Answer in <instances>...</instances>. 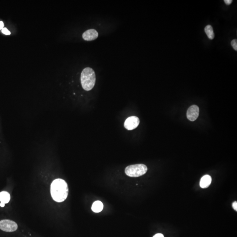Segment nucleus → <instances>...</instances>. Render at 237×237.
<instances>
[{"label": "nucleus", "instance_id": "1", "mask_svg": "<svg viewBox=\"0 0 237 237\" xmlns=\"http://www.w3.org/2000/svg\"><path fill=\"white\" fill-rule=\"evenodd\" d=\"M51 193L54 201L61 203L67 199L69 188L67 183L62 179H56L51 185Z\"/></svg>", "mask_w": 237, "mask_h": 237}, {"label": "nucleus", "instance_id": "2", "mask_svg": "<svg viewBox=\"0 0 237 237\" xmlns=\"http://www.w3.org/2000/svg\"><path fill=\"white\" fill-rule=\"evenodd\" d=\"M81 84L84 90L89 91L92 89L96 82V76L95 71L92 68L87 67L81 72Z\"/></svg>", "mask_w": 237, "mask_h": 237}, {"label": "nucleus", "instance_id": "3", "mask_svg": "<svg viewBox=\"0 0 237 237\" xmlns=\"http://www.w3.org/2000/svg\"><path fill=\"white\" fill-rule=\"evenodd\" d=\"M148 170L146 165L143 164H135L129 165L125 168L126 175L132 177H139L146 173Z\"/></svg>", "mask_w": 237, "mask_h": 237}, {"label": "nucleus", "instance_id": "4", "mask_svg": "<svg viewBox=\"0 0 237 237\" xmlns=\"http://www.w3.org/2000/svg\"><path fill=\"white\" fill-rule=\"evenodd\" d=\"M18 225L15 222L10 220H4L0 221V229L8 232L17 230Z\"/></svg>", "mask_w": 237, "mask_h": 237}, {"label": "nucleus", "instance_id": "5", "mask_svg": "<svg viewBox=\"0 0 237 237\" xmlns=\"http://www.w3.org/2000/svg\"><path fill=\"white\" fill-rule=\"evenodd\" d=\"M139 123L140 120L138 117L135 116H130L125 120L124 127L128 130H133L136 128Z\"/></svg>", "mask_w": 237, "mask_h": 237}, {"label": "nucleus", "instance_id": "6", "mask_svg": "<svg viewBox=\"0 0 237 237\" xmlns=\"http://www.w3.org/2000/svg\"><path fill=\"white\" fill-rule=\"evenodd\" d=\"M199 113L200 109L199 107L196 105H193L188 109L187 112V116L189 120L191 121H194L198 118Z\"/></svg>", "mask_w": 237, "mask_h": 237}, {"label": "nucleus", "instance_id": "7", "mask_svg": "<svg viewBox=\"0 0 237 237\" xmlns=\"http://www.w3.org/2000/svg\"><path fill=\"white\" fill-rule=\"evenodd\" d=\"M99 36L98 32L95 29H90L87 30L82 35L83 38L85 41H91L96 39Z\"/></svg>", "mask_w": 237, "mask_h": 237}, {"label": "nucleus", "instance_id": "8", "mask_svg": "<svg viewBox=\"0 0 237 237\" xmlns=\"http://www.w3.org/2000/svg\"><path fill=\"white\" fill-rule=\"evenodd\" d=\"M212 182V178L209 175H206L201 178L200 181V186L203 188L209 187Z\"/></svg>", "mask_w": 237, "mask_h": 237}, {"label": "nucleus", "instance_id": "9", "mask_svg": "<svg viewBox=\"0 0 237 237\" xmlns=\"http://www.w3.org/2000/svg\"><path fill=\"white\" fill-rule=\"evenodd\" d=\"M103 209V203L100 201H96L94 202L91 207L92 210L96 213L101 212Z\"/></svg>", "mask_w": 237, "mask_h": 237}, {"label": "nucleus", "instance_id": "10", "mask_svg": "<svg viewBox=\"0 0 237 237\" xmlns=\"http://www.w3.org/2000/svg\"><path fill=\"white\" fill-rule=\"evenodd\" d=\"M10 195L8 192L6 191H3L0 192V201L2 203L6 204L10 202Z\"/></svg>", "mask_w": 237, "mask_h": 237}, {"label": "nucleus", "instance_id": "11", "mask_svg": "<svg viewBox=\"0 0 237 237\" xmlns=\"http://www.w3.org/2000/svg\"><path fill=\"white\" fill-rule=\"evenodd\" d=\"M205 32L209 39L212 40L215 37V34L213 31V28L211 25H206L205 28Z\"/></svg>", "mask_w": 237, "mask_h": 237}, {"label": "nucleus", "instance_id": "12", "mask_svg": "<svg viewBox=\"0 0 237 237\" xmlns=\"http://www.w3.org/2000/svg\"><path fill=\"white\" fill-rule=\"evenodd\" d=\"M231 45L234 50L237 51V41L236 39H234L231 41Z\"/></svg>", "mask_w": 237, "mask_h": 237}, {"label": "nucleus", "instance_id": "13", "mask_svg": "<svg viewBox=\"0 0 237 237\" xmlns=\"http://www.w3.org/2000/svg\"><path fill=\"white\" fill-rule=\"evenodd\" d=\"M2 32L6 35H10L11 32L6 28H3L2 29Z\"/></svg>", "mask_w": 237, "mask_h": 237}, {"label": "nucleus", "instance_id": "14", "mask_svg": "<svg viewBox=\"0 0 237 237\" xmlns=\"http://www.w3.org/2000/svg\"><path fill=\"white\" fill-rule=\"evenodd\" d=\"M232 207L233 209L235 210L236 211H237V202L236 201L234 202L232 204Z\"/></svg>", "mask_w": 237, "mask_h": 237}, {"label": "nucleus", "instance_id": "15", "mask_svg": "<svg viewBox=\"0 0 237 237\" xmlns=\"http://www.w3.org/2000/svg\"><path fill=\"white\" fill-rule=\"evenodd\" d=\"M232 0H224V2L226 4L227 6H229L232 2Z\"/></svg>", "mask_w": 237, "mask_h": 237}, {"label": "nucleus", "instance_id": "16", "mask_svg": "<svg viewBox=\"0 0 237 237\" xmlns=\"http://www.w3.org/2000/svg\"><path fill=\"white\" fill-rule=\"evenodd\" d=\"M153 237H164L162 234H157L155 235Z\"/></svg>", "mask_w": 237, "mask_h": 237}, {"label": "nucleus", "instance_id": "17", "mask_svg": "<svg viewBox=\"0 0 237 237\" xmlns=\"http://www.w3.org/2000/svg\"><path fill=\"white\" fill-rule=\"evenodd\" d=\"M4 24L3 22L0 21V30L4 28Z\"/></svg>", "mask_w": 237, "mask_h": 237}, {"label": "nucleus", "instance_id": "18", "mask_svg": "<svg viewBox=\"0 0 237 237\" xmlns=\"http://www.w3.org/2000/svg\"><path fill=\"white\" fill-rule=\"evenodd\" d=\"M5 206V203H2L1 202V203H0V206L2 207H4V206Z\"/></svg>", "mask_w": 237, "mask_h": 237}]
</instances>
